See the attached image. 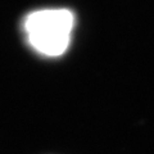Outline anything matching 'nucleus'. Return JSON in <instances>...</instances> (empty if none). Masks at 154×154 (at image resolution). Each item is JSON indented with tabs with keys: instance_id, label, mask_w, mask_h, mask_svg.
<instances>
[{
	"instance_id": "obj_1",
	"label": "nucleus",
	"mask_w": 154,
	"mask_h": 154,
	"mask_svg": "<svg viewBox=\"0 0 154 154\" xmlns=\"http://www.w3.org/2000/svg\"><path fill=\"white\" fill-rule=\"evenodd\" d=\"M76 17L67 8H44L30 12L22 21L27 44L38 55L58 58L68 50Z\"/></svg>"
}]
</instances>
